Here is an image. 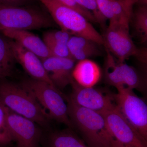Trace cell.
Returning <instances> with one entry per match:
<instances>
[{"label": "cell", "mask_w": 147, "mask_h": 147, "mask_svg": "<svg viewBox=\"0 0 147 147\" xmlns=\"http://www.w3.org/2000/svg\"><path fill=\"white\" fill-rule=\"evenodd\" d=\"M0 103L12 112L47 128L51 119L34 96L21 84L0 78Z\"/></svg>", "instance_id": "obj_1"}, {"label": "cell", "mask_w": 147, "mask_h": 147, "mask_svg": "<svg viewBox=\"0 0 147 147\" xmlns=\"http://www.w3.org/2000/svg\"><path fill=\"white\" fill-rule=\"evenodd\" d=\"M69 118L89 147H105L109 133L103 116L98 112L76 105L67 99Z\"/></svg>", "instance_id": "obj_2"}, {"label": "cell", "mask_w": 147, "mask_h": 147, "mask_svg": "<svg viewBox=\"0 0 147 147\" xmlns=\"http://www.w3.org/2000/svg\"><path fill=\"white\" fill-rule=\"evenodd\" d=\"M49 11L53 20L62 30L71 35L84 37L103 45L102 36L90 21L78 11L58 2L56 0H39Z\"/></svg>", "instance_id": "obj_3"}, {"label": "cell", "mask_w": 147, "mask_h": 147, "mask_svg": "<svg viewBox=\"0 0 147 147\" xmlns=\"http://www.w3.org/2000/svg\"><path fill=\"white\" fill-rule=\"evenodd\" d=\"M20 84L34 96L51 119L73 127L68 117L67 104L57 88L32 78L24 79Z\"/></svg>", "instance_id": "obj_4"}, {"label": "cell", "mask_w": 147, "mask_h": 147, "mask_svg": "<svg viewBox=\"0 0 147 147\" xmlns=\"http://www.w3.org/2000/svg\"><path fill=\"white\" fill-rule=\"evenodd\" d=\"M54 25L53 20L40 11L0 3V26L3 30H38Z\"/></svg>", "instance_id": "obj_5"}, {"label": "cell", "mask_w": 147, "mask_h": 147, "mask_svg": "<svg viewBox=\"0 0 147 147\" xmlns=\"http://www.w3.org/2000/svg\"><path fill=\"white\" fill-rule=\"evenodd\" d=\"M102 37L103 45L119 61L124 62L127 58L134 57L142 63L146 64L147 49H140L134 44L128 26L109 22Z\"/></svg>", "instance_id": "obj_6"}, {"label": "cell", "mask_w": 147, "mask_h": 147, "mask_svg": "<svg viewBox=\"0 0 147 147\" xmlns=\"http://www.w3.org/2000/svg\"><path fill=\"white\" fill-rule=\"evenodd\" d=\"M116 89L117 92L113 94L115 104L125 117L147 140V104L132 89L124 86Z\"/></svg>", "instance_id": "obj_7"}, {"label": "cell", "mask_w": 147, "mask_h": 147, "mask_svg": "<svg viewBox=\"0 0 147 147\" xmlns=\"http://www.w3.org/2000/svg\"><path fill=\"white\" fill-rule=\"evenodd\" d=\"M101 114L111 136L122 144L130 147H147V140L135 129L116 105Z\"/></svg>", "instance_id": "obj_8"}, {"label": "cell", "mask_w": 147, "mask_h": 147, "mask_svg": "<svg viewBox=\"0 0 147 147\" xmlns=\"http://www.w3.org/2000/svg\"><path fill=\"white\" fill-rule=\"evenodd\" d=\"M5 108L8 129L17 147H41L43 132L40 127L31 120Z\"/></svg>", "instance_id": "obj_9"}, {"label": "cell", "mask_w": 147, "mask_h": 147, "mask_svg": "<svg viewBox=\"0 0 147 147\" xmlns=\"http://www.w3.org/2000/svg\"><path fill=\"white\" fill-rule=\"evenodd\" d=\"M106 51L105 74L107 83L116 88L124 86L142 90L144 82L136 69L125 63V61H116L113 55L108 50Z\"/></svg>", "instance_id": "obj_10"}, {"label": "cell", "mask_w": 147, "mask_h": 147, "mask_svg": "<svg viewBox=\"0 0 147 147\" xmlns=\"http://www.w3.org/2000/svg\"><path fill=\"white\" fill-rule=\"evenodd\" d=\"M71 85L72 90L68 98L76 105L99 113L115 105L113 94H105L94 87L81 86L74 81Z\"/></svg>", "instance_id": "obj_11"}, {"label": "cell", "mask_w": 147, "mask_h": 147, "mask_svg": "<svg viewBox=\"0 0 147 147\" xmlns=\"http://www.w3.org/2000/svg\"><path fill=\"white\" fill-rule=\"evenodd\" d=\"M41 61L50 80L57 89H63L74 81L72 71L75 61L72 58L52 56Z\"/></svg>", "instance_id": "obj_12"}, {"label": "cell", "mask_w": 147, "mask_h": 147, "mask_svg": "<svg viewBox=\"0 0 147 147\" xmlns=\"http://www.w3.org/2000/svg\"><path fill=\"white\" fill-rule=\"evenodd\" d=\"M8 40L16 62L21 65L31 78L47 82L55 86L40 58L16 41L12 39Z\"/></svg>", "instance_id": "obj_13"}, {"label": "cell", "mask_w": 147, "mask_h": 147, "mask_svg": "<svg viewBox=\"0 0 147 147\" xmlns=\"http://www.w3.org/2000/svg\"><path fill=\"white\" fill-rule=\"evenodd\" d=\"M1 32L5 36L16 41L41 60L53 56L43 40L28 30L4 29Z\"/></svg>", "instance_id": "obj_14"}, {"label": "cell", "mask_w": 147, "mask_h": 147, "mask_svg": "<svg viewBox=\"0 0 147 147\" xmlns=\"http://www.w3.org/2000/svg\"><path fill=\"white\" fill-rule=\"evenodd\" d=\"M101 70L97 63L89 59L79 61L74 67L72 77L74 82L84 87H94L101 79Z\"/></svg>", "instance_id": "obj_15"}, {"label": "cell", "mask_w": 147, "mask_h": 147, "mask_svg": "<svg viewBox=\"0 0 147 147\" xmlns=\"http://www.w3.org/2000/svg\"><path fill=\"white\" fill-rule=\"evenodd\" d=\"M41 147H88L71 129L42 134Z\"/></svg>", "instance_id": "obj_16"}, {"label": "cell", "mask_w": 147, "mask_h": 147, "mask_svg": "<svg viewBox=\"0 0 147 147\" xmlns=\"http://www.w3.org/2000/svg\"><path fill=\"white\" fill-rule=\"evenodd\" d=\"M97 43L84 38L72 35L67 43L69 55L74 60L80 61L100 55Z\"/></svg>", "instance_id": "obj_17"}, {"label": "cell", "mask_w": 147, "mask_h": 147, "mask_svg": "<svg viewBox=\"0 0 147 147\" xmlns=\"http://www.w3.org/2000/svg\"><path fill=\"white\" fill-rule=\"evenodd\" d=\"M16 62L8 39L0 36V78L12 74Z\"/></svg>", "instance_id": "obj_18"}, {"label": "cell", "mask_w": 147, "mask_h": 147, "mask_svg": "<svg viewBox=\"0 0 147 147\" xmlns=\"http://www.w3.org/2000/svg\"><path fill=\"white\" fill-rule=\"evenodd\" d=\"M133 27L142 43L147 40V6L140 5L136 12L132 14Z\"/></svg>", "instance_id": "obj_19"}, {"label": "cell", "mask_w": 147, "mask_h": 147, "mask_svg": "<svg viewBox=\"0 0 147 147\" xmlns=\"http://www.w3.org/2000/svg\"><path fill=\"white\" fill-rule=\"evenodd\" d=\"M13 142L7 125L5 108L0 103V147H7Z\"/></svg>", "instance_id": "obj_20"}, {"label": "cell", "mask_w": 147, "mask_h": 147, "mask_svg": "<svg viewBox=\"0 0 147 147\" xmlns=\"http://www.w3.org/2000/svg\"><path fill=\"white\" fill-rule=\"evenodd\" d=\"M43 41L53 56L59 57L71 58L67 45L55 42L43 37Z\"/></svg>", "instance_id": "obj_21"}, {"label": "cell", "mask_w": 147, "mask_h": 147, "mask_svg": "<svg viewBox=\"0 0 147 147\" xmlns=\"http://www.w3.org/2000/svg\"><path fill=\"white\" fill-rule=\"evenodd\" d=\"M76 2L83 8L88 10L94 16L96 23L101 25L105 24V19L101 14L96 3V0H76Z\"/></svg>", "instance_id": "obj_22"}, {"label": "cell", "mask_w": 147, "mask_h": 147, "mask_svg": "<svg viewBox=\"0 0 147 147\" xmlns=\"http://www.w3.org/2000/svg\"><path fill=\"white\" fill-rule=\"evenodd\" d=\"M61 4L72 9L84 16L87 20L92 23H96L94 16L91 12L83 8L78 4L76 0H56Z\"/></svg>", "instance_id": "obj_23"}, {"label": "cell", "mask_w": 147, "mask_h": 147, "mask_svg": "<svg viewBox=\"0 0 147 147\" xmlns=\"http://www.w3.org/2000/svg\"><path fill=\"white\" fill-rule=\"evenodd\" d=\"M71 36L72 35L67 32L62 30L59 31L47 32L43 34V37H44L65 45H67V42Z\"/></svg>", "instance_id": "obj_24"}, {"label": "cell", "mask_w": 147, "mask_h": 147, "mask_svg": "<svg viewBox=\"0 0 147 147\" xmlns=\"http://www.w3.org/2000/svg\"><path fill=\"white\" fill-rule=\"evenodd\" d=\"M99 11L103 16L109 21H112L114 18L112 7L111 0H96Z\"/></svg>", "instance_id": "obj_25"}, {"label": "cell", "mask_w": 147, "mask_h": 147, "mask_svg": "<svg viewBox=\"0 0 147 147\" xmlns=\"http://www.w3.org/2000/svg\"><path fill=\"white\" fill-rule=\"evenodd\" d=\"M105 147H130L122 144L112 136L108 138L105 143Z\"/></svg>", "instance_id": "obj_26"}, {"label": "cell", "mask_w": 147, "mask_h": 147, "mask_svg": "<svg viewBox=\"0 0 147 147\" xmlns=\"http://www.w3.org/2000/svg\"><path fill=\"white\" fill-rule=\"evenodd\" d=\"M30 0H0V3L7 5L21 6Z\"/></svg>", "instance_id": "obj_27"}, {"label": "cell", "mask_w": 147, "mask_h": 147, "mask_svg": "<svg viewBox=\"0 0 147 147\" xmlns=\"http://www.w3.org/2000/svg\"><path fill=\"white\" fill-rule=\"evenodd\" d=\"M129 5L133 6L134 4L137 3L138 0H123Z\"/></svg>", "instance_id": "obj_28"}, {"label": "cell", "mask_w": 147, "mask_h": 147, "mask_svg": "<svg viewBox=\"0 0 147 147\" xmlns=\"http://www.w3.org/2000/svg\"><path fill=\"white\" fill-rule=\"evenodd\" d=\"M3 30V28H2V27L1 26H0V32H1Z\"/></svg>", "instance_id": "obj_29"}, {"label": "cell", "mask_w": 147, "mask_h": 147, "mask_svg": "<svg viewBox=\"0 0 147 147\" xmlns=\"http://www.w3.org/2000/svg\"></svg>", "instance_id": "obj_30"}]
</instances>
